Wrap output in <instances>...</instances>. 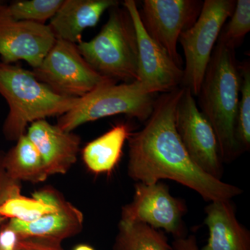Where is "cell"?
Segmentation results:
<instances>
[{
    "label": "cell",
    "mask_w": 250,
    "mask_h": 250,
    "mask_svg": "<svg viewBox=\"0 0 250 250\" xmlns=\"http://www.w3.org/2000/svg\"><path fill=\"white\" fill-rule=\"evenodd\" d=\"M184 88L178 87L156 99L144 127L130 135L128 175L146 184L170 179L192 189L206 201L231 200L243 190L204 172L179 138L175 113Z\"/></svg>",
    "instance_id": "6da1fadb"
},
{
    "label": "cell",
    "mask_w": 250,
    "mask_h": 250,
    "mask_svg": "<svg viewBox=\"0 0 250 250\" xmlns=\"http://www.w3.org/2000/svg\"><path fill=\"white\" fill-rule=\"evenodd\" d=\"M235 50L217 41L198 95L200 111L214 130L227 163L243 152L236 136L241 73Z\"/></svg>",
    "instance_id": "7a4b0ae2"
},
{
    "label": "cell",
    "mask_w": 250,
    "mask_h": 250,
    "mask_svg": "<svg viewBox=\"0 0 250 250\" xmlns=\"http://www.w3.org/2000/svg\"><path fill=\"white\" fill-rule=\"evenodd\" d=\"M0 95L9 106L2 132L8 141L24 135L28 125L52 116H62L72 109L80 98L54 93L27 70L0 62Z\"/></svg>",
    "instance_id": "3957f363"
},
{
    "label": "cell",
    "mask_w": 250,
    "mask_h": 250,
    "mask_svg": "<svg viewBox=\"0 0 250 250\" xmlns=\"http://www.w3.org/2000/svg\"><path fill=\"white\" fill-rule=\"evenodd\" d=\"M83 58L100 75L125 83L138 80L139 50L132 19L119 5L110 9L107 22L89 41L77 44Z\"/></svg>",
    "instance_id": "277c9868"
},
{
    "label": "cell",
    "mask_w": 250,
    "mask_h": 250,
    "mask_svg": "<svg viewBox=\"0 0 250 250\" xmlns=\"http://www.w3.org/2000/svg\"><path fill=\"white\" fill-rule=\"evenodd\" d=\"M154 95L138 81L106 83L80 98L72 109L59 117L57 125L63 131L72 132L85 123L116 115L146 122L154 108Z\"/></svg>",
    "instance_id": "5b68a950"
},
{
    "label": "cell",
    "mask_w": 250,
    "mask_h": 250,
    "mask_svg": "<svg viewBox=\"0 0 250 250\" xmlns=\"http://www.w3.org/2000/svg\"><path fill=\"white\" fill-rule=\"evenodd\" d=\"M235 6L234 0H205L196 22L179 37L186 61L182 83L193 96L200 93L215 43Z\"/></svg>",
    "instance_id": "8992f818"
},
{
    "label": "cell",
    "mask_w": 250,
    "mask_h": 250,
    "mask_svg": "<svg viewBox=\"0 0 250 250\" xmlns=\"http://www.w3.org/2000/svg\"><path fill=\"white\" fill-rule=\"evenodd\" d=\"M31 72L54 93L67 98H82L101 85L116 82L99 74L83 58L77 44L59 39Z\"/></svg>",
    "instance_id": "52a82bcc"
},
{
    "label": "cell",
    "mask_w": 250,
    "mask_h": 250,
    "mask_svg": "<svg viewBox=\"0 0 250 250\" xmlns=\"http://www.w3.org/2000/svg\"><path fill=\"white\" fill-rule=\"evenodd\" d=\"M187 210L185 202L172 196L166 184L138 182L132 201L123 207L121 220L162 229L179 238L185 236L183 218Z\"/></svg>",
    "instance_id": "ba28073f"
},
{
    "label": "cell",
    "mask_w": 250,
    "mask_h": 250,
    "mask_svg": "<svg viewBox=\"0 0 250 250\" xmlns=\"http://www.w3.org/2000/svg\"><path fill=\"white\" fill-rule=\"evenodd\" d=\"M175 125L179 138L193 162L206 173L221 180L223 161L216 135L209 122L197 107L188 88H184L179 99Z\"/></svg>",
    "instance_id": "9c48e42d"
},
{
    "label": "cell",
    "mask_w": 250,
    "mask_h": 250,
    "mask_svg": "<svg viewBox=\"0 0 250 250\" xmlns=\"http://www.w3.org/2000/svg\"><path fill=\"white\" fill-rule=\"evenodd\" d=\"M203 1L197 0H145L140 11L143 27L174 62L182 67L177 52L181 34L196 22Z\"/></svg>",
    "instance_id": "30bf717a"
},
{
    "label": "cell",
    "mask_w": 250,
    "mask_h": 250,
    "mask_svg": "<svg viewBox=\"0 0 250 250\" xmlns=\"http://www.w3.org/2000/svg\"><path fill=\"white\" fill-rule=\"evenodd\" d=\"M123 6L132 19L137 36L139 75L136 81L154 94L167 93L178 88L183 80L182 67L147 34L136 1L125 0Z\"/></svg>",
    "instance_id": "8fae6325"
},
{
    "label": "cell",
    "mask_w": 250,
    "mask_h": 250,
    "mask_svg": "<svg viewBox=\"0 0 250 250\" xmlns=\"http://www.w3.org/2000/svg\"><path fill=\"white\" fill-rule=\"evenodd\" d=\"M4 9L0 14L1 62L12 64L24 61L35 68L53 46V33L46 24L15 21L5 14Z\"/></svg>",
    "instance_id": "7c38bea8"
},
{
    "label": "cell",
    "mask_w": 250,
    "mask_h": 250,
    "mask_svg": "<svg viewBox=\"0 0 250 250\" xmlns=\"http://www.w3.org/2000/svg\"><path fill=\"white\" fill-rule=\"evenodd\" d=\"M27 136L40 153L49 176L66 174L76 163L81 138L46 120L31 123Z\"/></svg>",
    "instance_id": "4fadbf2b"
},
{
    "label": "cell",
    "mask_w": 250,
    "mask_h": 250,
    "mask_svg": "<svg viewBox=\"0 0 250 250\" xmlns=\"http://www.w3.org/2000/svg\"><path fill=\"white\" fill-rule=\"evenodd\" d=\"M6 226L16 233L19 239L36 238L62 243L63 240L82 231L83 215L62 196L56 211L30 223L11 219Z\"/></svg>",
    "instance_id": "5bb4252c"
},
{
    "label": "cell",
    "mask_w": 250,
    "mask_h": 250,
    "mask_svg": "<svg viewBox=\"0 0 250 250\" xmlns=\"http://www.w3.org/2000/svg\"><path fill=\"white\" fill-rule=\"evenodd\" d=\"M119 4L117 0H63L47 25L56 39L77 44L85 29L95 27L105 11Z\"/></svg>",
    "instance_id": "9a60e30c"
},
{
    "label": "cell",
    "mask_w": 250,
    "mask_h": 250,
    "mask_svg": "<svg viewBox=\"0 0 250 250\" xmlns=\"http://www.w3.org/2000/svg\"><path fill=\"white\" fill-rule=\"evenodd\" d=\"M205 212L209 236L201 250H250L249 231L237 220L231 200L210 202Z\"/></svg>",
    "instance_id": "2e32d148"
},
{
    "label": "cell",
    "mask_w": 250,
    "mask_h": 250,
    "mask_svg": "<svg viewBox=\"0 0 250 250\" xmlns=\"http://www.w3.org/2000/svg\"><path fill=\"white\" fill-rule=\"evenodd\" d=\"M131 133L129 125L119 123L86 144L82 154L87 168L95 174H111L121 161L125 143Z\"/></svg>",
    "instance_id": "e0dca14e"
},
{
    "label": "cell",
    "mask_w": 250,
    "mask_h": 250,
    "mask_svg": "<svg viewBox=\"0 0 250 250\" xmlns=\"http://www.w3.org/2000/svg\"><path fill=\"white\" fill-rule=\"evenodd\" d=\"M3 164L10 177L21 183H40L49 177L40 153L26 134L4 153Z\"/></svg>",
    "instance_id": "ac0fdd59"
},
{
    "label": "cell",
    "mask_w": 250,
    "mask_h": 250,
    "mask_svg": "<svg viewBox=\"0 0 250 250\" xmlns=\"http://www.w3.org/2000/svg\"><path fill=\"white\" fill-rule=\"evenodd\" d=\"M114 250H173L164 233L146 224L120 221Z\"/></svg>",
    "instance_id": "d6986e66"
},
{
    "label": "cell",
    "mask_w": 250,
    "mask_h": 250,
    "mask_svg": "<svg viewBox=\"0 0 250 250\" xmlns=\"http://www.w3.org/2000/svg\"><path fill=\"white\" fill-rule=\"evenodd\" d=\"M63 0H18L6 5L5 14L15 21L45 24L62 6Z\"/></svg>",
    "instance_id": "ffe728a7"
},
{
    "label": "cell",
    "mask_w": 250,
    "mask_h": 250,
    "mask_svg": "<svg viewBox=\"0 0 250 250\" xmlns=\"http://www.w3.org/2000/svg\"><path fill=\"white\" fill-rule=\"evenodd\" d=\"M59 202L57 205L54 206L34 197H27L20 195L6 200L0 206V216L6 220L15 219L24 223H30L56 211L58 209Z\"/></svg>",
    "instance_id": "44dd1931"
},
{
    "label": "cell",
    "mask_w": 250,
    "mask_h": 250,
    "mask_svg": "<svg viewBox=\"0 0 250 250\" xmlns=\"http://www.w3.org/2000/svg\"><path fill=\"white\" fill-rule=\"evenodd\" d=\"M241 85L237 116L236 136L242 152L250 147V62L240 65Z\"/></svg>",
    "instance_id": "7402d4cb"
},
{
    "label": "cell",
    "mask_w": 250,
    "mask_h": 250,
    "mask_svg": "<svg viewBox=\"0 0 250 250\" xmlns=\"http://www.w3.org/2000/svg\"><path fill=\"white\" fill-rule=\"evenodd\" d=\"M231 19L223 28L218 41L236 49L250 31V1L237 0Z\"/></svg>",
    "instance_id": "603a6c76"
},
{
    "label": "cell",
    "mask_w": 250,
    "mask_h": 250,
    "mask_svg": "<svg viewBox=\"0 0 250 250\" xmlns=\"http://www.w3.org/2000/svg\"><path fill=\"white\" fill-rule=\"evenodd\" d=\"M4 152L0 151V206L6 200L21 195V182L11 178L5 170L3 159ZM6 219L0 216V225Z\"/></svg>",
    "instance_id": "cb8c5ba5"
},
{
    "label": "cell",
    "mask_w": 250,
    "mask_h": 250,
    "mask_svg": "<svg viewBox=\"0 0 250 250\" xmlns=\"http://www.w3.org/2000/svg\"><path fill=\"white\" fill-rule=\"evenodd\" d=\"M14 250H63L60 243L36 239V238H18Z\"/></svg>",
    "instance_id": "d4e9b609"
},
{
    "label": "cell",
    "mask_w": 250,
    "mask_h": 250,
    "mask_svg": "<svg viewBox=\"0 0 250 250\" xmlns=\"http://www.w3.org/2000/svg\"><path fill=\"white\" fill-rule=\"evenodd\" d=\"M18 236L6 225L0 230V250H14Z\"/></svg>",
    "instance_id": "484cf974"
},
{
    "label": "cell",
    "mask_w": 250,
    "mask_h": 250,
    "mask_svg": "<svg viewBox=\"0 0 250 250\" xmlns=\"http://www.w3.org/2000/svg\"><path fill=\"white\" fill-rule=\"evenodd\" d=\"M172 247L173 250H200L195 236L175 238Z\"/></svg>",
    "instance_id": "4316f807"
},
{
    "label": "cell",
    "mask_w": 250,
    "mask_h": 250,
    "mask_svg": "<svg viewBox=\"0 0 250 250\" xmlns=\"http://www.w3.org/2000/svg\"><path fill=\"white\" fill-rule=\"evenodd\" d=\"M74 250H95L92 247L88 246V245H79L77 247H75Z\"/></svg>",
    "instance_id": "83f0119b"
},
{
    "label": "cell",
    "mask_w": 250,
    "mask_h": 250,
    "mask_svg": "<svg viewBox=\"0 0 250 250\" xmlns=\"http://www.w3.org/2000/svg\"><path fill=\"white\" fill-rule=\"evenodd\" d=\"M6 3L3 1H0V14L2 12L3 10L4 9L5 6H6Z\"/></svg>",
    "instance_id": "f1b7e54d"
}]
</instances>
